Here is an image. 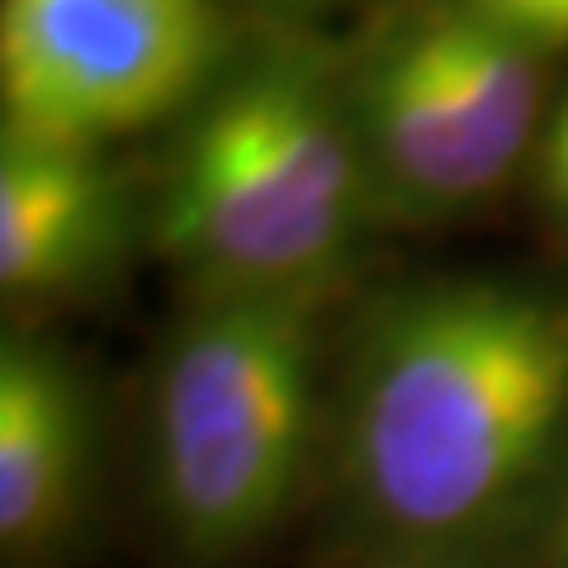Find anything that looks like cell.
<instances>
[{
  "instance_id": "obj_1",
  "label": "cell",
  "mask_w": 568,
  "mask_h": 568,
  "mask_svg": "<svg viewBox=\"0 0 568 568\" xmlns=\"http://www.w3.org/2000/svg\"><path fill=\"white\" fill-rule=\"evenodd\" d=\"M332 469L384 555L478 559L555 517L568 488V284L426 275L346 336Z\"/></svg>"
},
{
  "instance_id": "obj_2",
  "label": "cell",
  "mask_w": 568,
  "mask_h": 568,
  "mask_svg": "<svg viewBox=\"0 0 568 568\" xmlns=\"http://www.w3.org/2000/svg\"><path fill=\"white\" fill-rule=\"evenodd\" d=\"M384 227L346 110L342 43L256 20L166 129L148 185V252L185 298H308Z\"/></svg>"
},
{
  "instance_id": "obj_3",
  "label": "cell",
  "mask_w": 568,
  "mask_h": 568,
  "mask_svg": "<svg viewBox=\"0 0 568 568\" xmlns=\"http://www.w3.org/2000/svg\"><path fill=\"white\" fill-rule=\"evenodd\" d=\"M323 440V304L185 298L152 365L148 484L171 545L227 564L290 517Z\"/></svg>"
},
{
  "instance_id": "obj_4",
  "label": "cell",
  "mask_w": 568,
  "mask_h": 568,
  "mask_svg": "<svg viewBox=\"0 0 568 568\" xmlns=\"http://www.w3.org/2000/svg\"><path fill=\"white\" fill-rule=\"evenodd\" d=\"M342 85L384 227L478 219L555 110L549 58L478 0H384L342 43Z\"/></svg>"
},
{
  "instance_id": "obj_5",
  "label": "cell",
  "mask_w": 568,
  "mask_h": 568,
  "mask_svg": "<svg viewBox=\"0 0 568 568\" xmlns=\"http://www.w3.org/2000/svg\"><path fill=\"white\" fill-rule=\"evenodd\" d=\"M237 39L227 0H0V133L110 152L171 129Z\"/></svg>"
},
{
  "instance_id": "obj_6",
  "label": "cell",
  "mask_w": 568,
  "mask_h": 568,
  "mask_svg": "<svg viewBox=\"0 0 568 568\" xmlns=\"http://www.w3.org/2000/svg\"><path fill=\"white\" fill-rule=\"evenodd\" d=\"M148 252V190L104 148L0 133V298L10 317L85 308Z\"/></svg>"
},
{
  "instance_id": "obj_7",
  "label": "cell",
  "mask_w": 568,
  "mask_h": 568,
  "mask_svg": "<svg viewBox=\"0 0 568 568\" xmlns=\"http://www.w3.org/2000/svg\"><path fill=\"white\" fill-rule=\"evenodd\" d=\"M104 403L91 365L39 327L0 342V555L48 568L81 536L100 484Z\"/></svg>"
},
{
  "instance_id": "obj_8",
  "label": "cell",
  "mask_w": 568,
  "mask_h": 568,
  "mask_svg": "<svg viewBox=\"0 0 568 568\" xmlns=\"http://www.w3.org/2000/svg\"><path fill=\"white\" fill-rule=\"evenodd\" d=\"M530 185H536L545 219L568 233V91L555 95V110L545 119L536 162H530Z\"/></svg>"
},
{
  "instance_id": "obj_9",
  "label": "cell",
  "mask_w": 568,
  "mask_h": 568,
  "mask_svg": "<svg viewBox=\"0 0 568 568\" xmlns=\"http://www.w3.org/2000/svg\"><path fill=\"white\" fill-rule=\"evenodd\" d=\"M478 6L545 58H559L568 48V0H478Z\"/></svg>"
},
{
  "instance_id": "obj_10",
  "label": "cell",
  "mask_w": 568,
  "mask_h": 568,
  "mask_svg": "<svg viewBox=\"0 0 568 568\" xmlns=\"http://www.w3.org/2000/svg\"><path fill=\"white\" fill-rule=\"evenodd\" d=\"M256 20H271V24H304V29H317V20L327 14H346V10H379L384 0H242Z\"/></svg>"
},
{
  "instance_id": "obj_11",
  "label": "cell",
  "mask_w": 568,
  "mask_h": 568,
  "mask_svg": "<svg viewBox=\"0 0 568 568\" xmlns=\"http://www.w3.org/2000/svg\"><path fill=\"white\" fill-rule=\"evenodd\" d=\"M545 568H568V488L559 497L555 517H549V564Z\"/></svg>"
},
{
  "instance_id": "obj_12",
  "label": "cell",
  "mask_w": 568,
  "mask_h": 568,
  "mask_svg": "<svg viewBox=\"0 0 568 568\" xmlns=\"http://www.w3.org/2000/svg\"><path fill=\"white\" fill-rule=\"evenodd\" d=\"M375 568H493L478 559H407V555H384V564Z\"/></svg>"
}]
</instances>
